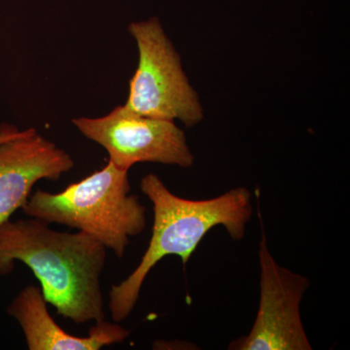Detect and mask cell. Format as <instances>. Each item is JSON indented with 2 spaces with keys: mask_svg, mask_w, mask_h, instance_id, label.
<instances>
[{
  "mask_svg": "<svg viewBox=\"0 0 350 350\" xmlns=\"http://www.w3.org/2000/svg\"><path fill=\"white\" fill-rule=\"evenodd\" d=\"M107 256V247L85 232L55 231L39 219L0 225V275L24 262L47 304L78 325L105 320L100 276Z\"/></svg>",
  "mask_w": 350,
  "mask_h": 350,
  "instance_id": "obj_1",
  "label": "cell"
},
{
  "mask_svg": "<svg viewBox=\"0 0 350 350\" xmlns=\"http://www.w3.org/2000/svg\"><path fill=\"white\" fill-rule=\"evenodd\" d=\"M140 189L153 206V230L137 268L110 289L108 308L117 323L135 310L147 275L161 260L175 255L187 264L207 232L217 226H223L234 241L243 239L253 213L251 193L244 187L213 199L187 200L170 192L158 175L149 174L142 179Z\"/></svg>",
  "mask_w": 350,
  "mask_h": 350,
  "instance_id": "obj_2",
  "label": "cell"
},
{
  "mask_svg": "<svg viewBox=\"0 0 350 350\" xmlns=\"http://www.w3.org/2000/svg\"><path fill=\"white\" fill-rule=\"evenodd\" d=\"M29 217L85 232L111 250L125 255L131 239L146 229V208L131 194L129 170L107 165L81 181L53 194L38 189L24 206Z\"/></svg>",
  "mask_w": 350,
  "mask_h": 350,
  "instance_id": "obj_3",
  "label": "cell"
},
{
  "mask_svg": "<svg viewBox=\"0 0 350 350\" xmlns=\"http://www.w3.org/2000/svg\"><path fill=\"white\" fill-rule=\"evenodd\" d=\"M129 32L137 42L139 59L124 105L144 116L178 120L189 128L200 123L204 112L199 94L160 20L131 23Z\"/></svg>",
  "mask_w": 350,
  "mask_h": 350,
  "instance_id": "obj_4",
  "label": "cell"
},
{
  "mask_svg": "<svg viewBox=\"0 0 350 350\" xmlns=\"http://www.w3.org/2000/svg\"><path fill=\"white\" fill-rule=\"evenodd\" d=\"M84 137L103 146L110 162L129 170L138 163H158L189 169L195 157L185 133L170 120L153 118L120 105L100 118H75Z\"/></svg>",
  "mask_w": 350,
  "mask_h": 350,
  "instance_id": "obj_5",
  "label": "cell"
},
{
  "mask_svg": "<svg viewBox=\"0 0 350 350\" xmlns=\"http://www.w3.org/2000/svg\"><path fill=\"white\" fill-rule=\"evenodd\" d=\"M262 227L259 243L260 303L247 335L232 340V350H310L301 319V301L310 286L306 276L273 259Z\"/></svg>",
  "mask_w": 350,
  "mask_h": 350,
  "instance_id": "obj_6",
  "label": "cell"
},
{
  "mask_svg": "<svg viewBox=\"0 0 350 350\" xmlns=\"http://www.w3.org/2000/svg\"><path fill=\"white\" fill-rule=\"evenodd\" d=\"M75 161L34 129L0 144V225L22 208L36 182L59 180Z\"/></svg>",
  "mask_w": 350,
  "mask_h": 350,
  "instance_id": "obj_7",
  "label": "cell"
},
{
  "mask_svg": "<svg viewBox=\"0 0 350 350\" xmlns=\"http://www.w3.org/2000/svg\"><path fill=\"white\" fill-rule=\"evenodd\" d=\"M22 328L29 350H98L124 342L130 335L117 322L107 320L91 327L87 337H77L57 325L51 317L40 288H24L7 308Z\"/></svg>",
  "mask_w": 350,
  "mask_h": 350,
  "instance_id": "obj_8",
  "label": "cell"
},
{
  "mask_svg": "<svg viewBox=\"0 0 350 350\" xmlns=\"http://www.w3.org/2000/svg\"><path fill=\"white\" fill-rule=\"evenodd\" d=\"M24 133L25 131H19L16 126H0V144L14 139V138L19 137Z\"/></svg>",
  "mask_w": 350,
  "mask_h": 350,
  "instance_id": "obj_9",
  "label": "cell"
}]
</instances>
